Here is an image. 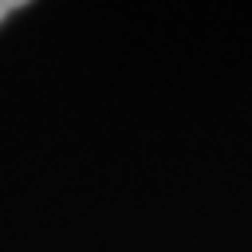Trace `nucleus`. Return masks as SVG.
<instances>
[{
	"label": "nucleus",
	"mask_w": 252,
	"mask_h": 252,
	"mask_svg": "<svg viewBox=\"0 0 252 252\" xmlns=\"http://www.w3.org/2000/svg\"><path fill=\"white\" fill-rule=\"evenodd\" d=\"M20 7H23L20 0H0V23H3V20H7L13 10H20Z\"/></svg>",
	"instance_id": "1"
}]
</instances>
